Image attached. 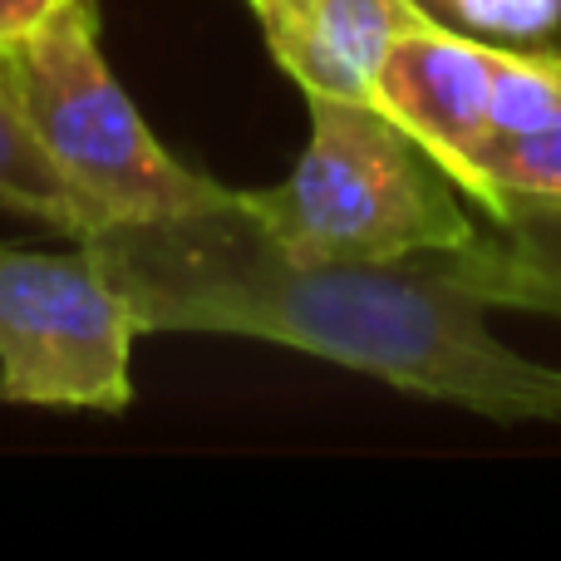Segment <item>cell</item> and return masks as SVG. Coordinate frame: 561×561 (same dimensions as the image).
<instances>
[{"instance_id": "6da1fadb", "label": "cell", "mask_w": 561, "mask_h": 561, "mask_svg": "<svg viewBox=\"0 0 561 561\" xmlns=\"http://www.w3.org/2000/svg\"><path fill=\"white\" fill-rule=\"evenodd\" d=\"M138 330H203L306 350L493 424H557L561 369L493 335L488 306L424 262H300L242 193L203 213L84 237Z\"/></svg>"}, {"instance_id": "7a4b0ae2", "label": "cell", "mask_w": 561, "mask_h": 561, "mask_svg": "<svg viewBox=\"0 0 561 561\" xmlns=\"http://www.w3.org/2000/svg\"><path fill=\"white\" fill-rule=\"evenodd\" d=\"M310 144L286 183L242 193L300 262H414L478 237L463 193L375 99L306 94Z\"/></svg>"}, {"instance_id": "3957f363", "label": "cell", "mask_w": 561, "mask_h": 561, "mask_svg": "<svg viewBox=\"0 0 561 561\" xmlns=\"http://www.w3.org/2000/svg\"><path fill=\"white\" fill-rule=\"evenodd\" d=\"M10 65L25 89L35 134L89 207L94 232L114 222L203 213L232 197V187L217 178L178 163L138 118L99 49V0H59L55 15L10 49Z\"/></svg>"}, {"instance_id": "277c9868", "label": "cell", "mask_w": 561, "mask_h": 561, "mask_svg": "<svg viewBox=\"0 0 561 561\" xmlns=\"http://www.w3.org/2000/svg\"><path fill=\"white\" fill-rule=\"evenodd\" d=\"M134 335L144 330L124 290L84 242L75 252L0 242V404L124 414Z\"/></svg>"}, {"instance_id": "5b68a950", "label": "cell", "mask_w": 561, "mask_h": 561, "mask_svg": "<svg viewBox=\"0 0 561 561\" xmlns=\"http://www.w3.org/2000/svg\"><path fill=\"white\" fill-rule=\"evenodd\" d=\"M497 55H503L497 39L424 20L394 39L375 79V104L428 148V158L454 178L458 193L478 144L493 134Z\"/></svg>"}, {"instance_id": "8992f818", "label": "cell", "mask_w": 561, "mask_h": 561, "mask_svg": "<svg viewBox=\"0 0 561 561\" xmlns=\"http://www.w3.org/2000/svg\"><path fill=\"white\" fill-rule=\"evenodd\" d=\"M266 49L306 94L375 99L399 35L424 25L419 0H252Z\"/></svg>"}, {"instance_id": "52a82bcc", "label": "cell", "mask_w": 561, "mask_h": 561, "mask_svg": "<svg viewBox=\"0 0 561 561\" xmlns=\"http://www.w3.org/2000/svg\"><path fill=\"white\" fill-rule=\"evenodd\" d=\"M448 286L468 290L488 310H533L561 320V197L513 203L493 232H478L458 252L414 256Z\"/></svg>"}, {"instance_id": "ba28073f", "label": "cell", "mask_w": 561, "mask_h": 561, "mask_svg": "<svg viewBox=\"0 0 561 561\" xmlns=\"http://www.w3.org/2000/svg\"><path fill=\"white\" fill-rule=\"evenodd\" d=\"M0 207L20 217H35L49 232H65L75 242H84L94 232V217L79 203V193L65 183L59 163L49 158L45 138L35 134L25 89L10 65V55H0Z\"/></svg>"}, {"instance_id": "9c48e42d", "label": "cell", "mask_w": 561, "mask_h": 561, "mask_svg": "<svg viewBox=\"0 0 561 561\" xmlns=\"http://www.w3.org/2000/svg\"><path fill=\"white\" fill-rule=\"evenodd\" d=\"M463 197H473L488 217H507L513 203H552L561 197V108L527 128H497L478 144L463 178Z\"/></svg>"}, {"instance_id": "30bf717a", "label": "cell", "mask_w": 561, "mask_h": 561, "mask_svg": "<svg viewBox=\"0 0 561 561\" xmlns=\"http://www.w3.org/2000/svg\"><path fill=\"white\" fill-rule=\"evenodd\" d=\"M458 30L497 45H542L561 30V0H448Z\"/></svg>"}, {"instance_id": "8fae6325", "label": "cell", "mask_w": 561, "mask_h": 561, "mask_svg": "<svg viewBox=\"0 0 561 561\" xmlns=\"http://www.w3.org/2000/svg\"><path fill=\"white\" fill-rule=\"evenodd\" d=\"M55 10H59V0H0V55L25 45Z\"/></svg>"}, {"instance_id": "7c38bea8", "label": "cell", "mask_w": 561, "mask_h": 561, "mask_svg": "<svg viewBox=\"0 0 561 561\" xmlns=\"http://www.w3.org/2000/svg\"><path fill=\"white\" fill-rule=\"evenodd\" d=\"M419 10H424L428 20H438V25H454V15H448V0H419Z\"/></svg>"}, {"instance_id": "4fadbf2b", "label": "cell", "mask_w": 561, "mask_h": 561, "mask_svg": "<svg viewBox=\"0 0 561 561\" xmlns=\"http://www.w3.org/2000/svg\"><path fill=\"white\" fill-rule=\"evenodd\" d=\"M537 55H542V65L552 69V75H557V84H561V49H537Z\"/></svg>"}]
</instances>
